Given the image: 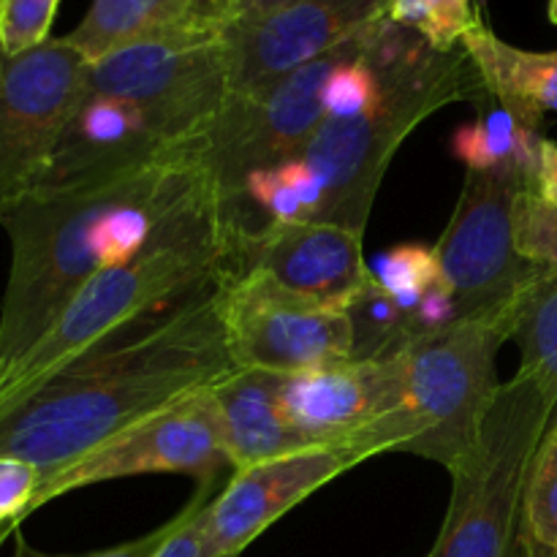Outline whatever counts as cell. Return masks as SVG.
<instances>
[{
    "label": "cell",
    "instance_id": "obj_1",
    "mask_svg": "<svg viewBox=\"0 0 557 557\" xmlns=\"http://www.w3.org/2000/svg\"><path fill=\"white\" fill-rule=\"evenodd\" d=\"M215 286L125 343H109L0 406V460L71 466L141 419L234 373Z\"/></svg>",
    "mask_w": 557,
    "mask_h": 557
},
{
    "label": "cell",
    "instance_id": "obj_2",
    "mask_svg": "<svg viewBox=\"0 0 557 557\" xmlns=\"http://www.w3.org/2000/svg\"><path fill=\"white\" fill-rule=\"evenodd\" d=\"M207 174L183 147L98 183L41 188L3 218L11 264L0 302V379L54 324L85 283L134 256Z\"/></svg>",
    "mask_w": 557,
    "mask_h": 557
},
{
    "label": "cell",
    "instance_id": "obj_3",
    "mask_svg": "<svg viewBox=\"0 0 557 557\" xmlns=\"http://www.w3.org/2000/svg\"><path fill=\"white\" fill-rule=\"evenodd\" d=\"M237 210L207 180L128 259L98 272L76 292L36 346L0 379V406L54 370L109 346L166 302H188L232 267Z\"/></svg>",
    "mask_w": 557,
    "mask_h": 557
},
{
    "label": "cell",
    "instance_id": "obj_4",
    "mask_svg": "<svg viewBox=\"0 0 557 557\" xmlns=\"http://www.w3.org/2000/svg\"><path fill=\"white\" fill-rule=\"evenodd\" d=\"M379 63V96L354 114L326 117L302 150L324 199L321 221L364 234L392 158L419 123L449 103L476 107L484 96L466 49L438 52L384 16L370 33Z\"/></svg>",
    "mask_w": 557,
    "mask_h": 557
},
{
    "label": "cell",
    "instance_id": "obj_5",
    "mask_svg": "<svg viewBox=\"0 0 557 557\" xmlns=\"http://www.w3.org/2000/svg\"><path fill=\"white\" fill-rule=\"evenodd\" d=\"M553 419L536 375L517 370L500 384L473 446L449 468V509L428 557H522V495Z\"/></svg>",
    "mask_w": 557,
    "mask_h": 557
},
{
    "label": "cell",
    "instance_id": "obj_6",
    "mask_svg": "<svg viewBox=\"0 0 557 557\" xmlns=\"http://www.w3.org/2000/svg\"><path fill=\"white\" fill-rule=\"evenodd\" d=\"M528 297L493 313L468 315L435 335L417 337L395 354L403 411L417 428L406 455L441 462L446 471L468 455L498 397V354L506 341H515Z\"/></svg>",
    "mask_w": 557,
    "mask_h": 557
},
{
    "label": "cell",
    "instance_id": "obj_7",
    "mask_svg": "<svg viewBox=\"0 0 557 557\" xmlns=\"http://www.w3.org/2000/svg\"><path fill=\"white\" fill-rule=\"evenodd\" d=\"M348 44L351 38L261 90L234 92L221 112L185 141L188 161L210 177L223 199H237L256 169L302 156L326 120V82Z\"/></svg>",
    "mask_w": 557,
    "mask_h": 557
},
{
    "label": "cell",
    "instance_id": "obj_8",
    "mask_svg": "<svg viewBox=\"0 0 557 557\" xmlns=\"http://www.w3.org/2000/svg\"><path fill=\"white\" fill-rule=\"evenodd\" d=\"M215 297L237 370L294 375L354 359L346 310L292 292L267 272L226 270Z\"/></svg>",
    "mask_w": 557,
    "mask_h": 557
},
{
    "label": "cell",
    "instance_id": "obj_9",
    "mask_svg": "<svg viewBox=\"0 0 557 557\" xmlns=\"http://www.w3.org/2000/svg\"><path fill=\"white\" fill-rule=\"evenodd\" d=\"M85 79L87 60L65 36L0 60V223L47 180Z\"/></svg>",
    "mask_w": 557,
    "mask_h": 557
},
{
    "label": "cell",
    "instance_id": "obj_10",
    "mask_svg": "<svg viewBox=\"0 0 557 557\" xmlns=\"http://www.w3.org/2000/svg\"><path fill=\"white\" fill-rule=\"evenodd\" d=\"M226 33H190L131 44L87 63L85 87L139 103L183 147L232 96Z\"/></svg>",
    "mask_w": 557,
    "mask_h": 557
},
{
    "label": "cell",
    "instance_id": "obj_11",
    "mask_svg": "<svg viewBox=\"0 0 557 557\" xmlns=\"http://www.w3.org/2000/svg\"><path fill=\"white\" fill-rule=\"evenodd\" d=\"M522 190L528 185L515 177L466 172L455 212L435 243L441 275L455 292L460 319L509 308L553 275L517 250L515 212Z\"/></svg>",
    "mask_w": 557,
    "mask_h": 557
},
{
    "label": "cell",
    "instance_id": "obj_12",
    "mask_svg": "<svg viewBox=\"0 0 557 557\" xmlns=\"http://www.w3.org/2000/svg\"><path fill=\"white\" fill-rule=\"evenodd\" d=\"M288 422L310 446H364L373 457L403 451L417 438L403 411L397 357L348 359L330 368L281 375Z\"/></svg>",
    "mask_w": 557,
    "mask_h": 557
},
{
    "label": "cell",
    "instance_id": "obj_13",
    "mask_svg": "<svg viewBox=\"0 0 557 557\" xmlns=\"http://www.w3.org/2000/svg\"><path fill=\"white\" fill-rule=\"evenodd\" d=\"M210 389L212 386H207L141 419L71 466L44 476L33 511L74 490L147 473H183L196 479V484L221 482L223 471H232V462L223 451Z\"/></svg>",
    "mask_w": 557,
    "mask_h": 557
},
{
    "label": "cell",
    "instance_id": "obj_14",
    "mask_svg": "<svg viewBox=\"0 0 557 557\" xmlns=\"http://www.w3.org/2000/svg\"><path fill=\"white\" fill-rule=\"evenodd\" d=\"M370 457L364 446H315L232 473L205 511L207 557H239L294 506Z\"/></svg>",
    "mask_w": 557,
    "mask_h": 557
},
{
    "label": "cell",
    "instance_id": "obj_15",
    "mask_svg": "<svg viewBox=\"0 0 557 557\" xmlns=\"http://www.w3.org/2000/svg\"><path fill=\"white\" fill-rule=\"evenodd\" d=\"M389 0H292L264 20L226 33L232 54V96L261 90L343 47L386 16Z\"/></svg>",
    "mask_w": 557,
    "mask_h": 557
},
{
    "label": "cell",
    "instance_id": "obj_16",
    "mask_svg": "<svg viewBox=\"0 0 557 557\" xmlns=\"http://www.w3.org/2000/svg\"><path fill=\"white\" fill-rule=\"evenodd\" d=\"M362 237L326 221L250 226L237 212L228 270H261L292 292L343 308L370 277Z\"/></svg>",
    "mask_w": 557,
    "mask_h": 557
},
{
    "label": "cell",
    "instance_id": "obj_17",
    "mask_svg": "<svg viewBox=\"0 0 557 557\" xmlns=\"http://www.w3.org/2000/svg\"><path fill=\"white\" fill-rule=\"evenodd\" d=\"M177 147L172 134L139 103L85 87L41 188H69L117 177L172 156Z\"/></svg>",
    "mask_w": 557,
    "mask_h": 557
},
{
    "label": "cell",
    "instance_id": "obj_18",
    "mask_svg": "<svg viewBox=\"0 0 557 557\" xmlns=\"http://www.w3.org/2000/svg\"><path fill=\"white\" fill-rule=\"evenodd\" d=\"M277 381L281 375L264 370H234L212 384L223 451L234 473L277 457L315 449L288 422L277 395Z\"/></svg>",
    "mask_w": 557,
    "mask_h": 557
},
{
    "label": "cell",
    "instance_id": "obj_19",
    "mask_svg": "<svg viewBox=\"0 0 557 557\" xmlns=\"http://www.w3.org/2000/svg\"><path fill=\"white\" fill-rule=\"evenodd\" d=\"M228 27V0H92L65 41L96 63L131 44Z\"/></svg>",
    "mask_w": 557,
    "mask_h": 557
},
{
    "label": "cell",
    "instance_id": "obj_20",
    "mask_svg": "<svg viewBox=\"0 0 557 557\" xmlns=\"http://www.w3.org/2000/svg\"><path fill=\"white\" fill-rule=\"evenodd\" d=\"M542 128V114L522 112L484 90L482 101L476 103V120L457 131L451 150L466 169L515 177L531 190L542 147L547 141Z\"/></svg>",
    "mask_w": 557,
    "mask_h": 557
},
{
    "label": "cell",
    "instance_id": "obj_21",
    "mask_svg": "<svg viewBox=\"0 0 557 557\" xmlns=\"http://www.w3.org/2000/svg\"><path fill=\"white\" fill-rule=\"evenodd\" d=\"M462 49L490 96L542 117L547 112H557V49H520L504 41L487 22L468 33Z\"/></svg>",
    "mask_w": 557,
    "mask_h": 557
},
{
    "label": "cell",
    "instance_id": "obj_22",
    "mask_svg": "<svg viewBox=\"0 0 557 557\" xmlns=\"http://www.w3.org/2000/svg\"><path fill=\"white\" fill-rule=\"evenodd\" d=\"M234 201H250L264 215L261 223L321 221L324 215L319 183L299 156L256 169Z\"/></svg>",
    "mask_w": 557,
    "mask_h": 557
},
{
    "label": "cell",
    "instance_id": "obj_23",
    "mask_svg": "<svg viewBox=\"0 0 557 557\" xmlns=\"http://www.w3.org/2000/svg\"><path fill=\"white\" fill-rule=\"evenodd\" d=\"M354 330V359H389L411 343L408 313L373 277L343 305Z\"/></svg>",
    "mask_w": 557,
    "mask_h": 557
},
{
    "label": "cell",
    "instance_id": "obj_24",
    "mask_svg": "<svg viewBox=\"0 0 557 557\" xmlns=\"http://www.w3.org/2000/svg\"><path fill=\"white\" fill-rule=\"evenodd\" d=\"M522 557H557V417L533 457L522 495Z\"/></svg>",
    "mask_w": 557,
    "mask_h": 557
},
{
    "label": "cell",
    "instance_id": "obj_25",
    "mask_svg": "<svg viewBox=\"0 0 557 557\" xmlns=\"http://www.w3.org/2000/svg\"><path fill=\"white\" fill-rule=\"evenodd\" d=\"M520 343V370L536 375L555 400L557 417V272L528 297L520 324L515 330Z\"/></svg>",
    "mask_w": 557,
    "mask_h": 557
},
{
    "label": "cell",
    "instance_id": "obj_26",
    "mask_svg": "<svg viewBox=\"0 0 557 557\" xmlns=\"http://www.w3.org/2000/svg\"><path fill=\"white\" fill-rule=\"evenodd\" d=\"M386 20L417 33L438 52H455L466 36L482 25L473 0H389Z\"/></svg>",
    "mask_w": 557,
    "mask_h": 557
},
{
    "label": "cell",
    "instance_id": "obj_27",
    "mask_svg": "<svg viewBox=\"0 0 557 557\" xmlns=\"http://www.w3.org/2000/svg\"><path fill=\"white\" fill-rule=\"evenodd\" d=\"M373 277L395 297V302L406 313H411L419 299L424 297V292L444 275H441L435 245L433 248H428V245H397L381 256L379 264L373 267Z\"/></svg>",
    "mask_w": 557,
    "mask_h": 557
},
{
    "label": "cell",
    "instance_id": "obj_28",
    "mask_svg": "<svg viewBox=\"0 0 557 557\" xmlns=\"http://www.w3.org/2000/svg\"><path fill=\"white\" fill-rule=\"evenodd\" d=\"M515 239L522 259L557 272V205L522 190L515 212Z\"/></svg>",
    "mask_w": 557,
    "mask_h": 557
},
{
    "label": "cell",
    "instance_id": "obj_29",
    "mask_svg": "<svg viewBox=\"0 0 557 557\" xmlns=\"http://www.w3.org/2000/svg\"><path fill=\"white\" fill-rule=\"evenodd\" d=\"M60 0H0V52L20 54L44 44Z\"/></svg>",
    "mask_w": 557,
    "mask_h": 557
},
{
    "label": "cell",
    "instance_id": "obj_30",
    "mask_svg": "<svg viewBox=\"0 0 557 557\" xmlns=\"http://www.w3.org/2000/svg\"><path fill=\"white\" fill-rule=\"evenodd\" d=\"M41 471L20 460H0V525L20 531L22 520L33 515Z\"/></svg>",
    "mask_w": 557,
    "mask_h": 557
},
{
    "label": "cell",
    "instance_id": "obj_31",
    "mask_svg": "<svg viewBox=\"0 0 557 557\" xmlns=\"http://www.w3.org/2000/svg\"><path fill=\"white\" fill-rule=\"evenodd\" d=\"M218 495V484H196V493L183 506V520L156 557H207V520L205 511Z\"/></svg>",
    "mask_w": 557,
    "mask_h": 557
},
{
    "label": "cell",
    "instance_id": "obj_32",
    "mask_svg": "<svg viewBox=\"0 0 557 557\" xmlns=\"http://www.w3.org/2000/svg\"><path fill=\"white\" fill-rule=\"evenodd\" d=\"M457 321H460V308H457L455 292L441 277L438 283H433L424 292L417 308L408 313V330H411V341H417V337H428L435 335V332L449 330Z\"/></svg>",
    "mask_w": 557,
    "mask_h": 557
},
{
    "label": "cell",
    "instance_id": "obj_33",
    "mask_svg": "<svg viewBox=\"0 0 557 557\" xmlns=\"http://www.w3.org/2000/svg\"><path fill=\"white\" fill-rule=\"evenodd\" d=\"M180 520H183V511L166 520L163 525H158L156 531L145 533L139 539H131V542L117 544V547H109V549H98V553H85V555H49L41 553V549L33 547L20 531L14 533V557H156L158 549L169 542L174 531H177Z\"/></svg>",
    "mask_w": 557,
    "mask_h": 557
},
{
    "label": "cell",
    "instance_id": "obj_34",
    "mask_svg": "<svg viewBox=\"0 0 557 557\" xmlns=\"http://www.w3.org/2000/svg\"><path fill=\"white\" fill-rule=\"evenodd\" d=\"M531 194L549 201V205H557V145L549 139L542 147V158H539L536 177L531 183Z\"/></svg>",
    "mask_w": 557,
    "mask_h": 557
},
{
    "label": "cell",
    "instance_id": "obj_35",
    "mask_svg": "<svg viewBox=\"0 0 557 557\" xmlns=\"http://www.w3.org/2000/svg\"><path fill=\"white\" fill-rule=\"evenodd\" d=\"M286 3H292V0H228V22H232V27L250 25L256 20H264L272 11L283 9Z\"/></svg>",
    "mask_w": 557,
    "mask_h": 557
},
{
    "label": "cell",
    "instance_id": "obj_36",
    "mask_svg": "<svg viewBox=\"0 0 557 557\" xmlns=\"http://www.w3.org/2000/svg\"><path fill=\"white\" fill-rule=\"evenodd\" d=\"M547 14H549V22L557 25V0H549L547 3Z\"/></svg>",
    "mask_w": 557,
    "mask_h": 557
},
{
    "label": "cell",
    "instance_id": "obj_37",
    "mask_svg": "<svg viewBox=\"0 0 557 557\" xmlns=\"http://www.w3.org/2000/svg\"><path fill=\"white\" fill-rule=\"evenodd\" d=\"M14 528H9V525H0V547H3V542H5V539H9V536H14Z\"/></svg>",
    "mask_w": 557,
    "mask_h": 557
},
{
    "label": "cell",
    "instance_id": "obj_38",
    "mask_svg": "<svg viewBox=\"0 0 557 557\" xmlns=\"http://www.w3.org/2000/svg\"><path fill=\"white\" fill-rule=\"evenodd\" d=\"M0 60H3V52H0Z\"/></svg>",
    "mask_w": 557,
    "mask_h": 557
}]
</instances>
